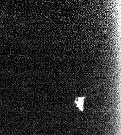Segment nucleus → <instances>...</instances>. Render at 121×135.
Wrapping results in <instances>:
<instances>
[{"label": "nucleus", "mask_w": 121, "mask_h": 135, "mask_svg": "<svg viewBox=\"0 0 121 135\" xmlns=\"http://www.w3.org/2000/svg\"><path fill=\"white\" fill-rule=\"evenodd\" d=\"M85 97H77L74 100V104L76 105V107H77L79 110L83 112L84 109V100Z\"/></svg>", "instance_id": "obj_1"}]
</instances>
